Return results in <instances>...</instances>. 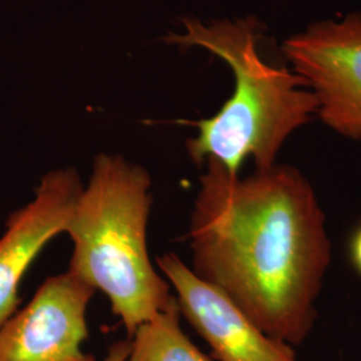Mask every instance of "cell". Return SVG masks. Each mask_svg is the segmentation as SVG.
I'll return each instance as SVG.
<instances>
[{
  "label": "cell",
  "instance_id": "cell-1",
  "mask_svg": "<svg viewBox=\"0 0 361 361\" xmlns=\"http://www.w3.org/2000/svg\"><path fill=\"white\" fill-rule=\"evenodd\" d=\"M189 224L192 271L273 338L296 348L319 317L332 262L319 197L298 169L276 164L241 178L205 162Z\"/></svg>",
  "mask_w": 361,
  "mask_h": 361
},
{
  "label": "cell",
  "instance_id": "cell-2",
  "mask_svg": "<svg viewBox=\"0 0 361 361\" xmlns=\"http://www.w3.org/2000/svg\"><path fill=\"white\" fill-rule=\"evenodd\" d=\"M185 32L166 42L201 47L232 68L234 90L214 116L192 122L198 133L186 141L195 165L207 159L240 176L246 159L256 170L269 169L286 141L317 116L319 104L305 80L292 68L269 65L258 52L261 28L256 19L183 20Z\"/></svg>",
  "mask_w": 361,
  "mask_h": 361
},
{
  "label": "cell",
  "instance_id": "cell-3",
  "mask_svg": "<svg viewBox=\"0 0 361 361\" xmlns=\"http://www.w3.org/2000/svg\"><path fill=\"white\" fill-rule=\"evenodd\" d=\"M150 188L141 165L97 155L65 232L73 241L68 271L104 292L129 337L174 300L149 255Z\"/></svg>",
  "mask_w": 361,
  "mask_h": 361
},
{
  "label": "cell",
  "instance_id": "cell-4",
  "mask_svg": "<svg viewBox=\"0 0 361 361\" xmlns=\"http://www.w3.org/2000/svg\"><path fill=\"white\" fill-rule=\"evenodd\" d=\"M283 52L314 94L324 125L361 141V13L310 23L285 39Z\"/></svg>",
  "mask_w": 361,
  "mask_h": 361
},
{
  "label": "cell",
  "instance_id": "cell-5",
  "mask_svg": "<svg viewBox=\"0 0 361 361\" xmlns=\"http://www.w3.org/2000/svg\"><path fill=\"white\" fill-rule=\"evenodd\" d=\"M95 292L68 269L47 277L26 307L0 325V361H95L83 349Z\"/></svg>",
  "mask_w": 361,
  "mask_h": 361
},
{
  "label": "cell",
  "instance_id": "cell-6",
  "mask_svg": "<svg viewBox=\"0 0 361 361\" xmlns=\"http://www.w3.org/2000/svg\"><path fill=\"white\" fill-rule=\"evenodd\" d=\"M176 290L180 314L219 361H300L293 347L267 335L219 288L200 279L177 255L157 258Z\"/></svg>",
  "mask_w": 361,
  "mask_h": 361
},
{
  "label": "cell",
  "instance_id": "cell-7",
  "mask_svg": "<svg viewBox=\"0 0 361 361\" xmlns=\"http://www.w3.org/2000/svg\"><path fill=\"white\" fill-rule=\"evenodd\" d=\"M83 183L73 168L46 173L34 200L7 219L0 237V325L19 305V285L34 259L58 234L66 232Z\"/></svg>",
  "mask_w": 361,
  "mask_h": 361
},
{
  "label": "cell",
  "instance_id": "cell-8",
  "mask_svg": "<svg viewBox=\"0 0 361 361\" xmlns=\"http://www.w3.org/2000/svg\"><path fill=\"white\" fill-rule=\"evenodd\" d=\"M174 300L166 310L138 326L130 337L128 361H213L182 329Z\"/></svg>",
  "mask_w": 361,
  "mask_h": 361
},
{
  "label": "cell",
  "instance_id": "cell-9",
  "mask_svg": "<svg viewBox=\"0 0 361 361\" xmlns=\"http://www.w3.org/2000/svg\"><path fill=\"white\" fill-rule=\"evenodd\" d=\"M130 352V340H121L113 343L102 361H128Z\"/></svg>",
  "mask_w": 361,
  "mask_h": 361
},
{
  "label": "cell",
  "instance_id": "cell-10",
  "mask_svg": "<svg viewBox=\"0 0 361 361\" xmlns=\"http://www.w3.org/2000/svg\"><path fill=\"white\" fill-rule=\"evenodd\" d=\"M349 256H350V262L353 268L361 276V225L350 240Z\"/></svg>",
  "mask_w": 361,
  "mask_h": 361
}]
</instances>
